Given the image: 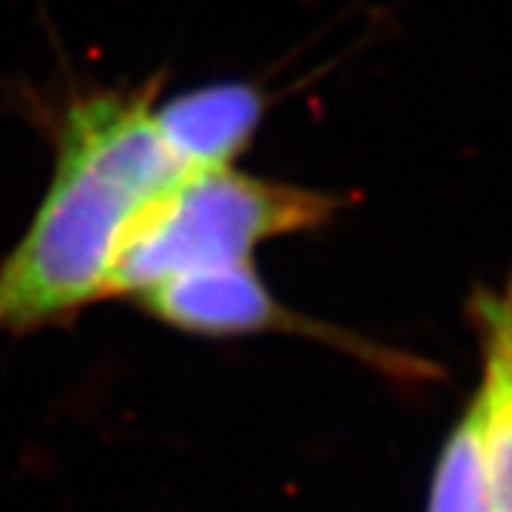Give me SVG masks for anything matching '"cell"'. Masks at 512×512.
<instances>
[{
	"mask_svg": "<svg viewBox=\"0 0 512 512\" xmlns=\"http://www.w3.org/2000/svg\"><path fill=\"white\" fill-rule=\"evenodd\" d=\"M342 197L245 174L234 165L191 171L128 222L106 299H137L165 279L254 262L262 242L316 231Z\"/></svg>",
	"mask_w": 512,
	"mask_h": 512,
	"instance_id": "obj_2",
	"label": "cell"
},
{
	"mask_svg": "<svg viewBox=\"0 0 512 512\" xmlns=\"http://www.w3.org/2000/svg\"><path fill=\"white\" fill-rule=\"evenodd\" d=\"M154 100L157 80L80 92L60 109L52 183L0 259V336L66 325L106 299L128 222L188 174L154 128Z\"/></svg>",
	"mask_w": 512,
	"mask_h": 512,
	"instance_id": "obj_1",
	"label": "cell"
},
{
	"mask_svg": "<svg viewBox=\"0 0 512 512\" xmlns=\"http://www.w3.org/2000/svg\"><path fill=\"white\" fill-rule=\"evenodd\" d=\"M470 316L484 356V379L470 404L484 430L495 510L512 512V276L501 291L478 288L470 296Z\"/></svg>",
	"mask_w": 512,
	"mask_h": 512,
	"instance_id": "obj_5",
	"label": "cell"
},
{
	"mask_svg": "<svg viewBox=\"0 0 512 512\" xmlns=\"http://www.w3.org/2000/svg\"><path fill=\"white\" fill-rule=\"evenodd\" d=\"M265 117V92L254 83L225 80L174 94L151 109V120L171 157L185 171L234 165L251 146Z\"/></svg>",
	"mask_w": 512,
	"mask_h": 512,
	"instance_id": "obj_4",
	"label": "cell"
},
{
	"mask_svg": "<svg viewBox=\"0 0 512 512\" xmlns=\"http://www.w3.org/2000/svg\"><path fill=\"white\" fill-rule=\"evenodd\" d=\"M424 512H498L484 430L473 404L441 447Z\"/></svg>",
	"mask_w": 512,
	"mask_h": 512,
	"instance_id": "obj_6",
	"label": "cell"
},
{
	"mask_svg": "<svg viewBox=\"0 0 512 512\" xmlns=\"http://www.w3.org/2000/svg\"><path fill=\"white\" fill-rule=\"evenodd\" d=\"M134 302L151 319L202 339L293 333L345 350L350 356L362 359L365 365L390 373L396 379H410V376L424 379L433 373V367H427L413 356H404L399 350L376 345L370 339H359L356 333L291 311L268 291V285L256 274L254 262L174 276L140 293Z\"/></svg>",
	"mask_w": 512,
	"mask_h": 512,
	"instance_id": "obj_3",
	"label": "cell"
}]
</instances>
